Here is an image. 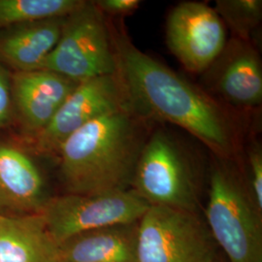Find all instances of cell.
Wrapping results in <instances>:
<instances>
[{"label":"cell","instance_id":"1","mask_svg":"<svg viewBox=\"0 0 262 262\" xmlns=\"http://www.w3.org/2000/svg\"><path fill=\"white\" fill-rule=\"evenodd\" d=\"M109 24L117 74L131 110L148 122L185 129L214 157L239 161L241 127L227 106L142 52L124 30Z\"/></svg>","mask_w":262,"mask_h":262},{"label":"cell","instance_id":"2","mask_svg":"<svg viewBox=\"0 0 262 262\" xmlns=\"http://www.w3.org/2000/svg\"><path fill=\"white\" fill-rule=\"evenodd\" d=\"M148 124L127 107L106 114L69 136L56 156L64 193L129 189L150 135Z\"/></svg>","mask_w":262,"mask_h":262},{"label":"cell","instance_id":"3","mask_svg":"<svg viewBox=\"0 0 262 262\" xmlns=\"http://www.w3.org/2000/svg\"><path fill=\"white\" fill-rule=\"evenodd\" d=\"M204 221L227 262H262V210L256 206L239 161L213 156Z\"/></svg>","mask_w":262,"mask_h":262},{"label":"cell","instance_id":"4","mask_svg":"<svg viewBox=\"0 0 262 262\" xmlns=\"http://www.w3.org/2000/svg\"><path fill=\"white\" fill-rule=\"evenodd\" d=\"M205 173L193 154L169 131H152L133 173L130 188L150 206L201 215Z\"/></svg>","mask_w":262,"mask_h":262},{"label":"cell","instance_id":"5","mask_svg":"<svg viewBox=\"0 0 262 262\" xmlns=\"http://www.w3.org/2000/svg\"><path fill=\"white\" fill-rule=\"evenodd\" d=\"M81 83L117 72L110 24L94 1L66 16L56 47L42 68Z\"/></svg>","mask_w":262,"mask_h":262},{"label":"cell","instance_id":"6","mask_svg":"<svg viewBox=\"0 0 262 262\" xmlns=\"http://www.w3.org/2000/svg\"><path fill=\"white\" fill-rule=\"evenodd\" d=\"M216 250L202 215L150 206L139 220L137 262H203Z\"/></svg>","mask_w":262,"mask_h":262},{"label":"cell","instance_id":"7","mask_svg":"<svg viewBox=\"0 0 262 262\" xmlns=\"http://www.w3.org/2000/svg\"><path fill=\"white\" fill-rule=\"evenodd\" d=\"M150 205L131 188L95 194L63 193L44 208L48 230L59 244L85 231L139 222Z\"/></svg>","mask_w":262,"mask_h":262},{"label":"cell","instance_id":"8","mask_svg":"<svg viewBox=\"0 0 262 262\" xmlns=\"http://www.w3.org/2000/svg\"><path fill=\"white\" fill-rule=\"evenodd\" d=\"M129 107L117 74L101 76L79 83L66 98L46 128L30 142L39 156L56 158L63 142L89 122Z\"/></svg>","mask_w":262,"mask_h":262},{"label":"cell","instance_id":"9","mask_svg":"<svg viewBox=\"0 0 262 262\" xmlns=\"http://www.w3.org/2000/svg\"><path fill=\"white\" fill-rule=\"evenodd\" d=\"M165 39L172 55L195 74L206 71L228 41L225 24L215 9L198 1L181 2L170 11Z\"/></svg>","mask_w":262,"mask_h":262},{"label":"cell","instance_id":"10","mask_svg":"<svg viewBox=\"0 0 262 262\" xmlns=\"http://www.w3.org/2000/svg\"><path fill=\"white\" fill-rule=\"evenodd\" d=\"M201 75L200 86L225 106L252 110L261 105V58L254 43L230 38Z\"/></svg>","mask_w":262,"mask_h":262},{"label":"cell","instance_id":"11","mask_svg":"<svg viewBox=\"0 0 262 262\" xmlns=\"http://www.w3.org/2000/svg\"><path fill=\"white\" fill-rule=\"evenodd\" d=\"M51 197L31 152L16 141L0 137V215L42 214Z\"/></svg>","mask_w":262,"mask_h":262},{"label":"cell","instance_id":"12","mask_svg":"<svg viewBox=\"0 0 262 262\" xmlns=\"http://www.w3.org/2000/svg\"><path fill=\"white\" fill-rule=\"evenodd\" d=\"M78 84L44 69L12 73L14 122L29 143L46 128Z\"/></svg>","mask_w":262,"mask_h":262},{"label":"cell","instance_id":"13","mask_svg":"<svg viewBox=\"0 0 262 262\" xmlns=\"http://www.w3.org/2000/svg\"><path fill=\"white\" fill-rule=\"evenodd\" d=\"M64 18L39 19L0 30V62L12 73L40 70L60 37Z\"/></svg>","mask_w":262,"mask_h":262},{"label":"cell","instance_id":"14","mask_svg":"<svg viewBox=\"0 0 262 262\" xmlns=\"http://www.w3.org/2000/svg\"><path fill=\"white\" fill-rule=\"evenodd\" d=\"M138 223L110 225L58 244L59 262H137Z\"/></svg>","mask_w":262,"mask_h":262},{"label":"cell","instance_id":"15","mask_svg":"<svg viewBox=\"0 0 262 262\" xmlns=\"http://www.w3.org/2000/svg\"><path fill=\"white\" fill-rule=\"evenodd\" d=\"M0 262H59L58 244L42 214L0 215Z\"/></svg>","mask_w":262,"mask_h":262},{"label":"cell","instance_id":"16","mask_svg":"<svg viewBox=\"0 0 262 262\" xmlns=\"http://www.w3.org/2000/svg\"><path fill=\"white\" fill-rule=\"evenodd\" d=\"M84 0H0V30L39 19L63 18Z\"/></svg>","mask_w":262,"mask_h":262},{"label":"cell","instance_id":"17","mask_svg":"<svg viewBox=\"0 0 262 262\" xmlns=\"http://www.w3.org/2000/svg\"><path fill=\"white\" fill-rule=\"evenodd\" d=\"M214 9L232 37L253 43L261 23V0H217Z\"/></svg>","mask_w":262,"mask_h":262},{"label":"cell","instance_id":"18","mask_svg":"<svg viewBox=\"0 0 262 262\" xmlns=\"http://www.w3.org/2000/svg\"><path fill=\"white\" fill-rule=\"evenodd\" d=\"M242 171L251 195L262 210V150L259 143L249 147Z\"/></svg>","mask_w":262,"mask_h":262},{"label":"cell","instance_id":"19","mask_svg":"<svg viewBox=\"0 0 262 262\" xmlns=\"http://www.w3.org/2000/svg\"><path fill=\"white\" fill-rule=\"evenodd\" d=\"M14 122L12 72L0 62V130Z\"/></svg>","mask_w":262,"mask_h":262},{"label":"cell","instance_id":"20","mask_svg":"<svg viewBox=\"0 0 262 262\" xmlns=\"http://www.w3.org/2000/svg\"><path fill=\"white\" fill-rule=\"evenodd\" d=\"M140 0H96L94 4L105 17H126L141 6Z\"/></svg>","mask_w":262,"mask_h":262},{"label":"cell","instance_id":"21","mask_svg":"<svg viewBox=\"0 0 262 262\" xmlns=\"http://www.w3.org/2000/svg\"><path fill=\"white\" fill-rule=\"evenodd\" d=\"M203 262H227L223 255V253L220 252V250H216L215 252L212 253L210 256H208L206 259Z\"/></svg>","mask_w":262,"mask_h":262}]
</instances>
